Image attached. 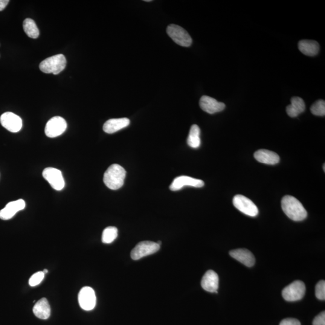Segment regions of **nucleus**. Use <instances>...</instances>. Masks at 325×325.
I'll return each mask as SVG.
<instances>
[{
    "label": "nucleus",
    "instance_id": "nucleus-17",
    "mask_svg": "<svg viewBox=\"0 0 325 325\" xmlns=\"http://www.w3.org/2000/svg\"><path fill=\"white\" fill-rule=\"evenodd\" d=\"M130 121L127 118L110 119L104 123L103 130L104 132L112 134L129 126Z\"/></svg>",
    "mask_w": 325,
    "mask_h": 325
},
{
    "label": "nucleus",
    "instance_id": "nucleus-1",
    "mask_svg": "<svg viewBox=\"0 0 325 325\" xmlns=\"http://www.w3.org/2000/svg\"><path fill=\"white\" fill-rule=\"evenodd\" d=\"M283 212L290 219L296 222L306 219L307 212L304 206L294 196L287 195L281 200Z\"/></svg>",
    "mask_w": 325,
    "mask_h": 325
},
{
    "label": "nucleus",
    "instance_id": "nucleus-9",
    "mask_svg": "<svg viewBox=\"0 0 325 325\" xmlns=\"http://www.w3.org/2000/svg\"><path fill=\"white\" fill-rule=\"evenodd\" d=\"M42 175L54 190L60 191L65 187V180L60 170L53 167H48L43 170Z\"/></svg>",
    "mask_w": 325,
    "mask_h": 325
},
{
    "label": "nucleus",
    "instance_id": "nucleus-3",
    "mask_svg": "<svg viewBox=\"0 0 325 325\" xmlns=\"http://www.w3.org/2000/svg\"><path fill=\"white\" fill-rule=\"evenodd\" d=\"M66 57L63 54H57L48 57L40 63V71L46 74L57 75L65 69Z\"/></svg>",
    "mask_w": 325,
    "mask_h": 325
},
{
    "label": "nucleus",
    "instance_id": "nucleus-20",
    "mask_svg": "<svg viewBox=\"0 0 325 325\" xmlns=\"http://www.w3.org/2000/svg\"><path fill=\"white\" fill-rule=\"evenodd\" d=\"M299 50L307 56H315L319 51V45L317 42L311 40H302L298 43Z\"/></svg>",
    "mask_w": 325,
    "mask_h": 325
},
{
    "label": "nucleus",
    "instance_id": "nucleus-15",
    "mask_svg": "<svg viewBox=\"0 0 325 325\" xmlns=\"http://www.w3.org/2000/svg\"><path fill=\"white\" fill-rule=\"evenodd\" d=\"M201 286L206 291L217 293L219 287L218 275L212 270L208 271L202 278Z\"/></svg>",
    "mask_w": 325,
    "mask_h": 325
},
{
    "label": "nucleus",
    "instance_id": "nucleus-33",
    "mask_svg": "<svg viewBox=\"0 0 325 325\" xmlns=\"http://www.w3.org/2000/svg\"><path fill=\"white\" fill-rule=\"evenodd\" d=\"M325 165L324 164V172H325Z\"/></svg>",
    "mask_w": 325,
    "mask_h": 325
},
{
    "label": "nucleus",
    "instance_id": "nucleus-6",
    "mask_svg": "<svg viewBox=\"0 0 325 325\" xmlns=\"http://www.w3.org/2000/svg\"><path fill=\"white\" fill-rule=\"evenodd\" d=\"M160 245L158 243L150 241H144L139 243L131 252L133 260H138L148 255H152L158 252Z\"/></svg>",
    "mask_w": 325,
    "mask_h": 325
},
{
    "label": "nucleus",
    "instance_id": "nucleus-13",
    "mask_svg": "<svg viewBox=\"0 0 325 325\" xmlns=\"http://www.w3.org/2000/svg\"><path fill=\"white\" fill-rule=\"evenodd\" d=\"M201 108L209 114H214L217 112H222L225 108V104L219 102L214 98L208 96H202L199 101Z\"/></svg>",
    "mask_w": 325,
    "mask_h": 325
},
{
    "label": "nucleus",
    "instance_id": "nucleus-26",
    "mask_svg": "<svg viewBox=\"0 0 325 325\" xmlns=\"http://www.w3.org/2000/svg\"><path fill=\"white\" fill-rule=\"evenodd\" d=\"M316 297L319 300H325V282L324 280L319 281L315 287Z\"/></svg>",
    "mask_w": 325,
    "mask_h": 325
},
{
    "label": "nucleus",
    "instance_id": "nucleus-27",
    "mask_svg": "<svg viewBox=\"0 0 325 325\" xmlns=\"http://www.w3.org/2000/svg\"><path fill=\"white\" fill-rule=\"evenodd\" d=\"M44 272L40 271L35 273L31 276V277L29 280V284L31 287L36 286L42 282L45 277Z\"/></svg>",
    "mask_w": 325,
    "mask_h": 325
},
{
    "label": "nucleus",
    "instance_id": "nucleus-24",
    "mask_svg": "<svg viewBox=\"0 0 325 325\" xmlns=\"http://www.w3.org/2000/svg\"><path fill=\"white\" fill-rule=\"evenodd\" d=\"M117 237L118 229L114 226H109L103 231L102 242L104 243L110 244L117 239Z\"/></svg>",
    "mask_w": 325,
    "mask_h": 325
},
{
    "label": "nucleus",
    "instance_id": "nucleus-8",
    "mask_svg": "<svg viewBox=\"0 0 325 325\" xmlns=\"http://www.w3.org/2000/svg\"><path fill=\"white\" fill-rule=\"evenodd\" d=\"M67 123L65 119L54 117L48 121L45 126V132L49 138H56L66 131Z\"/></svg>",
    "mask_w": 325,
    "mask_h": 325
},
{
    "label": "nucleus",
    "instance_id": "nucleus-25",
    "mask_svg": "<svg viewBox=\"0 0 325 325\" xmlns=\"http://www.w3.org/2000/svg\"><path fill=\"white\" fill-rule=\"evenodd\" d=\"M310 110L313 115L324 117L325 115V102L324 100L316 101L310 107Z\"/></svg>",
    "mask_w": 325,
    "mask_h": 325
},
{
    "label": "nucleus",
    "instance_id": "nucleus-10",
    "mask_svg": "<svg viewBox=\"0 0 325 325\" xmlns=\"http://www.w3.org/2000/svg\"><path fill=\"white\" fill-rule=\"evenodd\" d=\"M96 302L97 298L94 289L88 286L81 289L78 294V303L81 309L90 311L94 309Z\"/></svg>",
    "mask_w": 325,
    "mask_h": 325
},
{
    "label": "nucleus",
    "instance_id": "nucleus-29",
    "mask_svg": "<svg viewBox=\"0 0 325 325\" xmlns=\"http://www.w3.org/2000/svg\"><path fill=\"white\" fill-rule=\"evenodd\" d=\"M280 325H301V323L297 319L286 318L280 322Z\"/></svg>",
    "mask_w": 325,
    "mask_h": 325
},
{
    "label": "nucleus",
    "instance_id": "nucleus-4",
    "mask_svg": "<svg viewBox=\"0 0 325 325\" xmlns=\"http://www.w3.org/2000/svg\"><path fill=\"white\" fill-rule=\"evenodd\" d=\"M167 33L171 39L177 44L189 47L192 44V39L188 32L180 26L171 24L168 26Z\"/></svg>",
    "mask_w": 325,
    "mask_h": 325
},
{
    "label": "nucleus",
    "instance_id": "nucleus-28",
    "mask_svg": "<svg viewBox=\"0 0 325 325\" xmlns=\"http://www.w3.org/2000/svg\"><path fill=\"white\" fill-rule=\"evenodd\" d=\"M313 325H325V312H322L316 316L313 322Z\"/></svg>",
    "mask_w": 325,
    "mask_h": 325
},
{
    "label": "nucleus",
    "instance_id": "nucleus-14",
    "mask_svg": "<svg viewBox=\"0 0 325 325\" xmlns=\"http://www.w3.org/2000/svg\"><path fill=\"white\" fill-rule=\"evenodd\" d=\"M25 202L23 199L10 202L5 206V207L0 211V219L4 220H9L25 208Z\"/></svg>",
    "mask_w": 325,
    "mask_h": 325
},
{
    "label": "nucleus",
    "instance_id": "nucleus-5",
    "mask_svg": "<svg viewBox=\"0 0 325 325\" xmlns=\"http://www.w3.org/2000/svg\"><path fill=\"white\" fill-rule=\"evenodd\" d=\"M306 292V286L303 281H295L283 290V297L287 301L301 300Z\"/></svg>",
    "mask_w": 325,
    "mask_h": 325
},
{
    "label": "nucleus",
    "instance_id": "nucleus-32",
    "mask_svg": "<svg viewBox=\"0 0 325 325\" xmlns=\"http://www.w3.org/2000/svg\"><path fill=\"white\" fill-rule=\"evenodd\" d=\"M145 2H152V0H144Z\"/></svg>",
    "mask_w": 325,
    "mask_h": 325
},
{
    "label": "nucleus",
    "instance_id": "nucleus-18",
    "mask_svg": "<svg viewBox=\"0 0 325 325\" xmlns=\"http://www.w3.org/2000/svg\"><path fill=\"white\" fill-rule=\"evenodd\" d=\"M254 158L263 164L275 165L280 161V157L277 153L268 150H259L254 153Z\"/></svg>",
    "mask_w": 325,
    "mask_h": 325
},
{
    "label": "nucleus",
    "instance_id": "nucleus-21",
    "mask_svg": "<svg viewBox=\"0 0 325 325\" xmlns=\"http://www.w3.org/2000/svg\"><path fill=\"white\" fill-rule=\"evenodd\" d=\"M306 109L304 101L300 97L292 98L291 104L286 107V112L290 117L295 118L304 112Z\"/></svg>",
    "mask_w": 325,
    "mask_h": 325
},
{
    "label": "nucleus",
    "instance_id": "nucleus-23",
    "mask_svg": "<svg viewBox=\"0 0 325 325\" xmlns=\"http://www.w3.org/2000/svg\"><path fill=\"white\" fill-rule=\"evenodd\" d=\"M23 28L27 35L32 39L38 38L40 34L39 28L33 19L27 18L23 23Z\"/></svg>",
    "mask_w": 325,
    "mask_h": 325
},
{
    "label": "nucleus",
    "instance_id": "nucleus-31",
    "mask_svg": "<svg viewBox=\"0 0 325 325\" xmlns=\"http://www.w3.org/2000/svg\"><path fill=\"white\" fill-rule=\"evenodd\" d=\"M43 272H44L45 274H47L48 271L47 269H45L44 271H43Z\"/></svg>",
    "mask_w": 325,
    "mask_h": 325
},
{
    "label": "nucleus",
    "instance_id": "nucleus-22",
    "mask_svg": "<svg viewBox=\"0 0 325 325\" xmlns=\"http://www.w3.org/2000/svg\"><path fill=\"white\" fill-rule=\"evenodd\" d=\"M201 130L198 125L194 124L191 129L187 139V144L191 148L197 149L201 145V141L200 138Z\"/></svg>",
    "mask_w": 325,
    "mask_h": 325
},
{
    "label": "nucleus",
    "instance_id": "nucleus-7",
    "mask_svg": "<svg viewBox=\"0 0 325 325\" xmlns=\"http://www.w3.org/2000/svg\"><path fill=\"white\" fill-rule=\"evenodd\" d=\"M233 202L234 207L246 215L251 217L258 215V209L257 206L246 197L238 194L234 197Z\"/></svg>",
    "mask_w": 325,
    "mask_h": 325
},
{
    "label": "nucleus",
    "instance_id": "nucleus-2",
    "mask_svg": "<svg viewBox=\"0 0 325 325\" xmlns=\"http://www.w3.org/2000/svg\"><path fill=\"white\" fill-rule=\"evenodd\" d=\"M126 176V172L123 167L118 164H113L104 173V183L110 189H120L123 186Z\"/></svg>",
    "mask_w": 325,
    "mask_h": 325
},
{
    "label": "nucleus",
    "instance_id": "nucleus-19",
    "mask_svg": "<svg viewBox=\"0 0 325 325\" xmlns=\"http://www.w3.org/2000/svg\"><path fill=\"white\" fill-rule=\"evenodd\" d=\"M33 313L36 317L41 319H47L51 315L50 304L45 298L40 299L33 307Z\"/></svg>",
    "mask_w": 325,
    "mask_h": 325
},
{
    "label": "nucleus",
    "instance_id": "nucleus-11",
    "mask_svg": "<svg viewBox=\"0 0 325 325\" xmlns=\"http://www.w3.org/2000/svg\"><path fill=\"white\" fill-rule=\"evenodd\" d=\"M0 122L5 129L12 133L19 132L22 127L21 118L12 112L3 113L0 118Z\"/></svg>",
    "mask_w": 325,
    "mask_h": 325
},
{
    "label": "nucleus",
    "instance_id": "nucleus-12",
    "mask_svg": "<svg viewBox=\"0 0 325 325\" xmlns=\"http://www.w3.org/2000/svg\"><path fill=\"white\" fill-rule=\"evenodd\" d=\"M204 181L201 179L191 178L189 176H181L174 179L172 184L170 185V189L175 191L182 189L184 187L189 186L196 188H201L204 186Z\"/></svg>",
    "mask_w": 325,
    "mask_h": 325
},
{
    "label": "nucleus",
    "instance_id": "nucleus-16",
    "mask_svg": "<svg viewBox=\"0 0 325 325\" xmlns=\"http://www.w3.org/2000/svg\"><path fill=\"white\" fill-rule=\"evenodd\" d=\"M231 256L246 266H253L255 262V257L251 251L246 249H237L230 252Z\"/></svg>",
    "mask_w": 325,
    "mask_h": 325
},
{
    "label": "nucleus",
    "instance_id": "nucleus-30",
    "mask_svg": "<svg viewBox=\"0 0 325 325\" xmlns=\"http://www.w3.org/2000/svg\"><path fill=\"white\" fill-rule=\"evenodd\" d=\"M9 2V0H0V11L4 10Z\"/></svg>",
    "mask_w": 325,
    "mask_h": 325
}]
</instances>
